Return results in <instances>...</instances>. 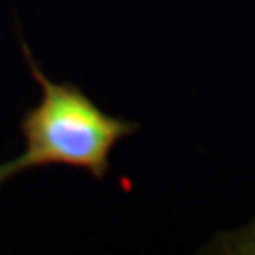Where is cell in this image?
<instances>
[{"mask_svg": "<svg viewBox=\"0 0 255 255\" xmlns=\"http://www.w3.org/2000/svg\"><path fill=\"white\" fill-rule=\"evenodd\" d=\"M240 246L244 248V250H240V252H252V254H255V227L252 229V233L244 235V242H242Z\"/></svg>", "mask_w": 255, "mask_h": 255, "instance_id": "7a4b0ae2", "label": "cell"}, {"mask_svg": "<svg viewBox=\"0 0 255 255\" xmlns=\"http://www.w3.org/2000/svg\"><path fill=\"white\" fill-rule=\"evenodd\" d=\"M30 72L42 85V102L28 110L21 121L25 151L11 161L13 172L44 164H68L85 168L102 180L110 168V151L121 138L132 134L136 123L104 114L72 83L47 80L23 46Z\"/></svg>", "mask_w": 255, "mask_h": 255, "instance_id": "6da1fadb", "label": "cell"}, {"mask_svg": "<svg viewBox=\"0 0 255 255\" xmlns=\"http://www.w3.org/2000/svg\"><path fill=\"white\" fill-rule=\"evenodd\" d=\"M13 168H11V163H6V164H0V185L8 180L9 176H13Z\"/></svg>", "mask_w": 255, "mask_h": 255, "instance_id": "3957f363", "label": "cell"}]
</instances>
